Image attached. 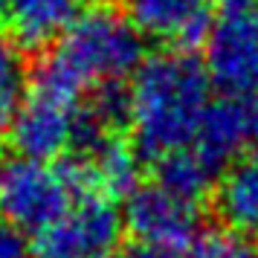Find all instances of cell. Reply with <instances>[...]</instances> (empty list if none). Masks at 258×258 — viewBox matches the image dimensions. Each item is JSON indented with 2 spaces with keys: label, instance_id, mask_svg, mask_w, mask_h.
<instances>
[{
  "label": "cell",
  "instance_id": "obj_1",
  "mask_svg": "<svg viewBox=\"0 0 258 258\" xmlns=\"http://www.w3.org/2000/svg\"><path fill=\"white\" fill-rule=\"evenodd\" d=\"M131 142L140 160L160 157L195 142L212 105V82L203 61L186 47L160 49L131 76Z\"/></svg>",
  "mask_w": 258,
  "mask_h": 258
},
{
  "label": "cell",
  "instance_id": "obj_2",
  "mask_svg": "<svg viewBox=\"0 0 258 258\" xmlns=\"http://www.w3.org/2000/svg\"><path fill=\"white\" fill-rule=\"evenodd\" d=\"M145 52V32L137 21L116 6L96 3L84 6L64 38L44 52L32 82L82 102L93 87L131 79L148 58Z\"/></svg>",
  "mask_w": 258,
  "mask_h": 258
},
{
  "label": "cell",
  "instance_id": "obj_3",
  "mask_svg": "<svg viewBox=\"0 0 258 258\" xmlns=\"http://www.w3.org/2000/svg\"><path fill=\"white\" fill-rule=\"evenodd\" d=\"M79 188L67 165H52L29 157H6L0 163V215L21 232L38 235L70 209Z\"/></svg>",
  "mask_w": 258,
  "mask_h": 258
},
{
  "label": "cell",
  "instance_id": "obj_4",
  "mask_svg": "<svg viewBox=\"0 0 258 258\" xmlns=\"http://www.w3.org/2000/svg\"><path fill=\"white\" fill-rule=\"evenodd\" d=\"M203 67L226 96H258V3L229 6L203 35Z\"/></svg>",
  "mask_w": 258,
  "mask_h": 258
},
{
  "label": "cell",
  "instance_id": "obj_5",
  "mask_svg": "<svg viewBox=\"0 0 258 258\" xmlns=\"http://www.w3.org/2000/svg\"><path fill=\"white\" fill-rule=\"evenodd\" d=\"M125 218L116 200L99 191H79L70 209L35 238L38 258H110L119 249Z\"/></svg>",
  "mask_w": 258,
  "mask_h": 258
},
{
  "label": "cell",
  "instance_id": "obj_6",
  "mask_svg": "<svg viewBox=\"0 0 258 258\" xmlns=\"http://www.w3.org/2000/svg\"><path fill=\"white\" fill-rule=\"evenodd\" d=\"M122 218L134 241L160 244L177 252L188 249L203 232V215L198 200L180 198L157 180L140 183L131 191L125 198Z\"/></svg>",
  "mask_w": 258,
  "mask_h": 258
},
{
  "label": "cell",
  "instance_id": "obj_7",
  "mask_svg": "<svg viewBox=\"0 0 258 258\" xmlns=\"http://www.w3.org/2000/svg\"><path fill=\"white\" fill-rule=\"evenodd\" d=\"M79 99L49 90L44 84L29 82L24 105L9 128V145L18 157L49 163L70 151L76 116H79Z\"/></svg>",
  "mask_w": 258,
  "mask_h": 258
},
{
  "label": "cell",
  "instance_id": "obj_8",
  "mask_svg": "<svg viewBox=\"0 0 258 258\" xmlns=\"http://www.w3.org/2000/svg\"><path fill=\"white\" fill-rule=\"evenodd\" d=\"M191 145L221 171H226L246 151L258 148V96L221 93V99H212Z\"/></svg>",
  "mask_w": 258,
  "mask_h": 258
},
{
  "label": "cell",
  "instance_id": "obj_9",
  "mask_svg": "<svg viewBox=\"0 0 258 258\" xmlns=\"http://www.w3.org/2000/svg\"><path fill=\"white\" fill-rule=\"evenodd\" d=\"M82 12L84 0H15L0 32L24 52H41L55 47Z\"/></svg>",
  "mask_w": 258,
  "mask_h": 258
},
{
  "label": "cell",
  "instance_id": "obj_10",
  "mask_svg": "<svg viewBox=\"0 0 258 258\" xmlns=\"http://www.w3.org/2000/svg\"><path fill=\"white\" fill-rule=\"evenodd\" d=\"M215 0H125L128 15L145 35L171 41L177 47H191L203 41Z\"/></svg>",
  "mask_w": 258,
  "mask_h": 258
},
{
  "label": "cell",
  "instance_id": "obj_11",
  "mask_svg": "<svg viewBox=\"0 0 258 258\" xmlns=\"http://www.w3.org/2000/svg\"><path fill=\"white\" fill-rule=\"evenodd\" d=\"M215 209L229 229L258 235V148L238 157L215 186Z\"/></svg>",
  "mask_w": 258,
  "mask_h": 258
},
{
  "label": "cell",
  "instance_id": "obj_12",
  "mask_svg": "<svg viewBox=\"0 0 258 258\" xmlns=\"http://www.w3.org/2000/svg\"><path fill=\"white\" fill-rule=\"evenodd\" d=\"M154 177L174 195L200 203L209 191H215L223 171L195 145H186V148H177V151L160 157L154 163Z\"/></svg>",
  "mask_w": 258,
  "mask_h": 258
},
{
  "label": "cell",
  "instance_id": "obj_13",
  "mask_svg": "<svg viewBox=\"0 0 258 258\" xmlns=\"http://www.w3.org/2000/svg\"><path fill=\"white\" fill-rule=\"evenodd\" d=\"M32 70L26 64V52L6 32H0V137L12 128L18 110L29 93Z\"/></svg>",
  "mask_w": 258,
  "mask_h": 258
},
{
  "label": "cell",
  "instance_id": "obj_14",
  "mask_svg": "<svg viewBox=\"0 0 258 258\" xmlns=\"http://www.w3.org/2000/svg\"><path fill=\"white\" fill-rule=\"evenodd\" d=\"M186 258H258V244L238 229L221 226L200 232L186 249Z\"/></svg>",
  "mask_w": 258,
  "mask_h": 258
},
{
  "label": "cell",
  "instance_id": "obj_15",
  "mask_svg": "<svg viewBox=\"0 0 258 258\" xmlns=\"http://www.w3.org/2000/svg\"><path fill=\"white\" fill-rule=\"evenodd\" d=\"M0 258H38L35 244L18 226L0 221Z\"/></svg>",
  "mask_w": 258,
  "mask_h": 258
},
{
  "label": "cell",
  "instance_id": "obj_16",
  "mask_svg": "<svg viewBox=\"0 0 258 258\" xmlns=\"http://www.w3.org/2000/svg\"><path fill=\"white\" fill-rule=\"evenodd\" d=\"M116 258H183L177 249L160 244H145V241H131L128 246H122L116 252Z\"/></svg>",
  "mask_w": 258,
  "mask_h": 258
},
{
  "label": "cell",
  "instance_id": "obj_17",
  "mask_svg": "<svg viewBox=\"0 0 258 258\" xmlns=\"http://www.w3.org/2000/svg\"><path fill=\"white\" fill-rule=\"evenodd\" d=\"M223 9H229V6H249V3H258V0H218Z\"/></svg>",
  "mask_w": 258,
  "mask_h": 258
},
{
  "label": "cell",
  "instance_id": "obj_18",
  "mask_svg": "<svg viewBox=\"0 0 258 258\" xmlns=\"http://www.w3.org/2000/svg\"><path fill=\"white\" fill-rule=\"evenodd\" d=\"M15 0H0V26H3V21H6V15H9V9H12Z\"/></svg>",
  "mask_w": 258,
  "mask_h": 258
}]
</instances>
